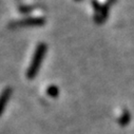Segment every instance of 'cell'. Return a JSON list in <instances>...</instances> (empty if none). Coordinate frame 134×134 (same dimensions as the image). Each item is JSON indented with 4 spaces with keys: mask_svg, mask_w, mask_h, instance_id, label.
Wrapping results in <instances>:
<instances>
[{
    "mask_svg": "<svg viewBox=\"0 0 134 134\" xmlns=\"http://www.w3.org/2000/svg\"><path fill=\"white\" fill-rule=\"evenodd\" d=\"M11 94H12V90L10 88H7L4 91H2L1 94H0V115L3 113V111L7 107V104L11 97Z\"/></svg>",
    "mask_w": 134,
    "mask_h": 134,
    "instance_id": "cell-2",
    "label": "cell"
},
{
    "mask_svg": "<svg viewBox=\"0 0 134 134\" xmlns=\"http://www.w3.org/2000/svg\"><path fill=\"white\" fill-rule=\"evenodd\" d=\"M42 53H43L42 47H40V48L38 49V51L36 52V55H35L34 59H33V62H32V64H31V66H30V69H29L27 77L32 78L33 76L36 74V72H37V70H38V68H39V64H40V60H41V57H42Z\"/></svg>",
    "mask_w": 134,
    "mask_h": 134,
    "instance_id": "cell-1",
    "label": "cell"
}]
</instances>
